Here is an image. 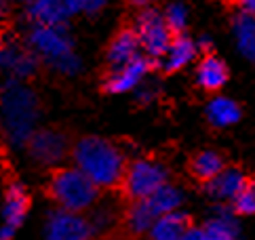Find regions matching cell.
Wrapping results in <instances>:
<instances>
[{
	"label": "cell",
	"mask_w": 255,
	"mask_h": 240,
	"mask_svg": "<svg viewBox=\"0 0 255 240\" xmlns=\"http://www.w3.org/2000/svg\"><path fill=\"white\" fill-rule=\"evenodd\" d=\"M2 133L8 145H28L36 133L40 106L36 93L23 80H8L2 89Z\"/></svg>",
	"instance_id": "6da1fadb"
},
{
	"label": "cell",
	"mask_w": 255,
	"mask_h": 240,
	"mask_svg": "<svg viewBox=\"0 0 255 240\" xmlns=\"http://www.w3.org/2000/svg\"><path fill=\"white\" fill-rule=\"evenodd\" d=\"M74 167H78L97 188H114L123 183L127 171L125 152L102 137H83L72 147Z\"/></svg>",
	"instance_id": "7a4b0ae2"
},
{
	"label": "cell",
	"mask_w": 255,
	"mask_h": 240,
	"mask_svg": "<svg viewBox=\"0 0 255 240\" xmlns=\"http://www.w3.org/2000/svg\"><path fill=\"white\" fill-rule=\"evenodd\" d=\"M28 47L61 76H76L80 72V57L66 25L34 23L28 32Z\"/></svg>",
	"instance_id": "3957f363"
},
{
	"label": "cell",
	"mask_w": 255,
	"mask_h": 240,
	"mask_svg": "<svg viewBox=\"0 0 255 240\" xmlns=\"http://www.w3.org/2000/svg\"><path fill=\"white\" fill-rule=\"evenodd\" d=\"M97 192L99 188L95 186V181L89 179L78 167L59 169L53 173L49 181V194L53 202L61 209L76 211V213H83L95 205Z\"/></svg>",
	"instance_id": "277c9868"
},
{
	"label": "cell",
	"mask_w": 255,
	"mask_h": 240,
	"mask_svg": "<svg viewBox=\"0 0 255 240\" xmlns=\"http://www.w3.org/2000/svg\"><path fill=\"white\" fill-rule=\"evenodd\" d=\"M169 173L165 164L154 158H135L127 164L125 177H123V190L133 200L150 198L154 192L160 190L167 183Z\"/></svg>",
	"instance_id": "5b68a950"
},
{
	"label": "cell",
	"mask_w": 255,
	"mask_h": 240,
	"mask_svg": "<svg viewBox=\"0 0 255 240\" xmlns=\"http://www.w3.org/2000/svg\"><path fill=\"white\" fill-rule=\"evenodd\" d=\"M135 34L139 38L141 51L150 59H162L169 44L173 40V32L165 19V13H158L154 8H143L135 19Z\"/></svg>",
	"instance_id": "8992f818"
},
{
	"label": "cell",
	"mask_w": 255,
	"mask_h": 240,
	"mask_svg": "<svg viewBox=\"0 0 255 240\" xmlns=\"http://www.w3.org/2000/svg\"><path fill=\"white\" fill-rule=\"evenodd\" d=\"M91 234H95L91 219L61 207L49 211L42 228L44 240H89Z\"/></svg>",
	"instance_id": "52a82bcc"
},
{
	"label": "cell",
	"mask_w": 255,
	"mask_h": 240,
	"mask_svg": "<svg viewBox=\"0 0 255 240\" xmlns=\"http://www.w3.org/2000/svg\"><path fill=\"white\" fill-rule=\"evenodd\" d=\"M30 198L28 192L19 181L8 183L2 200V224H0V240H11L15 232L21 228L25 215H28Z\"/></svg>",
	"instance_id": "ba28073f"
},
{
	"label": "cell",
	"mask_w": 255,
	"mask_h": 240,
	"mask_svg": "<svg viewBox=\"0 0 255 240\" xmlns=\"http://www.w3.org/2000/svg\"><path fill=\"white\" fill-rule=\"evenodd\" d=\"M30 158L40 164V167H55L59 164L68 154V139L66 135H61L59 131L53 128H42L32 135V139L28 143Z\"/></svg>",
	"instance_id": "9c48e42d"
},
{
	"label": "cell",
	"mask_w": 255,
	"mask_h": 240,
	"mask_svg": "<svg viewBox=\"0 0 255 240\" xmlns=\"http://www.w3.org/2000/svg\"><path fill=\"white\" fill-rule=\"evenodd\" d=\"M150 72V61L139 55L137 59H133L125 66L112 68V72L106 78V91L112 95H125L131 91H137L145 80H148Z\"/></svg>",
	"instance_id": "30bf717a"
},
{
	"label": "cell",
	"mask_w": 255,
	"mask_h": 240,
	"mask_svg": "<svg viewBox=\"0 0 255 240\" xmlns=\"http://www.w3.org/2000/svg\"><path fill=\"white\" fill-rule=\"evenodd\" d=\"M0 66L13 80H25L38 68V57L30 49H23L15 42H6L0 51Z\"/></svg>",
	"instance_id": "8fae6325"
},
{
	"label": "cell",
	"mask_w": 255,
	"mask_h": 240,
	"mask_svg": "<svg viewBox=\"0 0 255 240\" xmlns=\"http://www.w3.org/2000/svg\"><path fill=\"white\" fill-rule=\"evenodd\" d=\"M74 15L72 0H32L28 4V17L42 25H66Z\"/></svg>",
	"instance_id": "7c38bea8"
},
{
	"label": "cell",
	"mask_w": 255,
	"mask_h": 240,
	"mask_svg": "<svg viewBox=\"0 0 255 240\" xmlns=\"http://www.w3.org/2000/svg\"><path fill=\"white\" fill-rule=\"evenodd\" d=\"M198 53V44L186 34H175L169 44L167 53L162 55V68L167 72H179L194 61Z\"/></svg>",
	"instance_id": "4fadbf2b"
},
{
	"label": "cell",
	"mask_w": 255,
	"mask_h": 240,
	"mask_svg": "<svg viewBox=\"0 0 255 240\" xmlns=\"http://www.w3.org/2000/svg\"><path fill=\"white\" fill-rule=\"evenodd\" d=\"M247 186V177L241 169H224L215 179L209 181V194L220 202H234Z\"/></svg>",
	"instance_id": "5bb4252c"
},
{
	"label": "cell",
	"mask_w": 255,
	"mask_h": 240,
	"mask_svg": "<svg viewBox=\"0 0 255 240\" xmlns=\"http://www.w3.org/2000/svg\"><path fill=\"white\" fill-rule=\"evenodd\" d=\"M139 53H141V44H139L135 30H123L112 38L106 57L112 68H118V66H125V63L137 59Z\"/></svg>",
	"instance_id": "9a60e30c"
},
{
	"label": "cell",
	"mask_w": 255,
	"mask_h": 240,
	"mask_svg": "<svg viewBox=\"0 0 255 240\" xmlns=\"http://www.w3.org/2000/svg\"><path fill=\"white\" fill-rule=\"evenodd\" d=\"M196 82L205 91H220L228 82V68L215 55H205L196 66Z\"/></svg>",
	"instance_id": "2e32d148"
},
{
	"label": "cell",
	"mask_w": 255,
	"mask_h": 240,
	"mask_svg": "<svg viewBox=\"0 0 255 240\" xmlns=\"http://www.w3.org/2000/svg\"><path fill=\"white\" fill-rule=\"evenodd\" d=\"M232 34L239 53L245 59L255 61V15L247 11L236 15L232 23Z\"/></svg>",
	"instance_id": "e0dca14e"
},
{
	"label": "cell",
	"mask_w": 255,
	"mask_h": 240,
	"mask_svg": "<svg viewBox=\"0 0 255 240\" xmlns=\"http://www.w3.org/2000/svg\"><path fill=\"white\" fill-rule=\"evenodd\" d=\"M207 120L217 128H228L241 120V106L230 97L217 95L207 104Z\"/></svg>",
	"instance_id": "ac0fdd59"
},
{
	"label": "cell",
	"mask_w": 255,
	"mask_h": 240,
	"mask_svg": "<svg viewBox=\"0 0 255 240\" xmlns=\"http://www.w3.org/2000/svg\"><path fill=\"white\" fill-rule=\"evenodd\" d=\"M188 217L181 211H173V213L160 215L150 230L152 240H179L188 230Z\"/></svg>",
	"instance_id": "d6986e66"
},
{
	"label": "cell",
	"mask_w": 255,
	"mask_h": 240,
	"mask_svg": "<svg viewBox=\"0 0 255 240\" xmlns=\"http://www.w3.org/2000/svg\"><path fill=\"white\" fill-rule=\"evenodd\" d=\"M158 219L156 211H154L150 207L148 200H135L133 205L129 207V211H127V228H129L131 234H150V230L154 226V221Z\"/></svg>",
	"instance_id": "ffe728a7"
},
{
	"label": "cell",
	"mask_w": 255,
	"mask_h": 240,
	"mask_svg": "<svg viewBox=\"0 0 255 240\" xmlns=\"http://www.w3.org/2000/svg\"><path fill=\"white\" fill-rule=\"evenodd\" d=\"M205 234L207 240H241V228L228 211H217L207 221Z\"/></svg>",
	"instance_id": "44dd1931"
},
{
	"label": "cell",
	"mask_w": 255,
	"mask_h": 240,
	"mask_svg": "<svg viewBox=\"0 0 255 240\" xmlns=\"http://www.w3.org/2000/svg\"><path fill=\"white\" fill-rule=\"evenodd\" d=\"M150 202V207L156 211V215H165V213H173V211L181 209V202H184V192L173 183H165L160 190H156L150 198H145Z\"/></svg>",
	"instance_id": "7402d4cb"
},
{
	"label": "cell",
	"mask_w": 255,
	"mask_h": 240,
	"mask_svg": "<svg viewBox=\"0 0 255 240\" xmlns=\"http://www.w3.org/2000/svg\"><path fill=\"white\" fill-rule=\"evenodd\" d=\"M224 171V160L215 150H203L194 156L192 160V173L200 181H211Z\"/></svg>",
	"instance_id": "603a6c76"
},
{
	"label": "cell",
	"mask_w": 255,
	"mask_h": 240,
	"mask_svg": "<svg viewBox=\"0 0 255 240\" xmlns=\"http://www.w3.org/2000/svg\"><path fill=\"white\" fill-rule=\"evenodd\" d=\"M165 19L171 27V32H175V34H181L186 30V25H188V19H190V15H188V8L184 2H171L167 8H165Z\"/></svg>",
	"instance_id": "cb8c5ba5"
},
{
	"label": "cell",
	"mask_w": 255,
	"mask_h": 240,
	"mask_svg": "<svg viewBox=\"0 0 255 240\" xmlns=\"http://www.w3.org/2000/svg\"><path fill=\"white\" fill-rule=\"evenodd\" d=\"M234 211L241 215H255V183H247L234 200Z\"/></svg>",
	"instance_id": "d4e9b609"
},
{
	"label": "cell",
	"mask_w": 255,
	"mask_h": 240,
	"mask_svg": "<svg viewBox=\"0 0 255 240\" xmlns=\"http://www.w3.org/2000/svg\"><path fill=\"white\" fill-rule=\"evenodd\" d=\"M112 224H114V211L110 205H102L93 211V217H91L93 232H106L108 228H112Z\"/></svg>",
	"instance_id": "484cf974"
},
{
	"label": "cell",
	"mask_w": 255,
	"mask_h": 240,
	"mask_svg": "<svg viewBox=\"0 0 255 240\" xmlns=\"http://www.w3.org/2000/svg\"><path fill=\"white\" fill-rule=\"evenodd\" d=\"M108 0H72L74 13H83V15H95L106 6Z\"/></svg>",
	"instance_id": "4316f807"
},
{
	"label": "cell",
	"mask_w": 255,
	"mask_h": 240,
	"mask_svg": "<svg viewBox=\"0 0 255 240\" xmlns=\"http://www.w3.org/2000/svg\"><path fill=\"white\" fill-rule=\"evenodd\" d=\"M135 93H137V99L141 101V104H152V101L158 97V87L154 85V82L145 80L143 85H141L137 91H135Z\"/></svg>",
	"instance_id": "83f0119b"
},
{
	"label": "cell",
	"mask_w": 255,
	"mask_h": 240,
	"mask_svg": "<svg viewBox=\"0 0 255 240\" xmlns=\"http://www.w3.org/2000/svg\"><path fill=\"white\" fill-rule=\"evenodd\" d=\"M179 240H207V234H205V228H188L184 236H181Z\"/></svg>",
	"instance_id": "f1b7e54d"
},
{
	"label": "cell",
	"mask_w": 255,
	"mask_h": 240,
	"mask_svg": "<svg viewBox=\"0 0 255 240\" xmlns=\"http://www.w3.org/2000/svg\"><path fill=\"white\" fill-rule=\"evenodd\" d=\"M239 4L243 11H247V13H253L255 15V0H239Z\"/></svg>",
	"instance_id": "f546056e"
},
{
	"label": "cell",
	"mask_w": 255,
	"mask_h": 240,
	"mask_svg": "<svg viewBox=\"0 0 255 240\" xmlns=\"http://www.w3.org/2000/svg\"><path fill=\"white\" fill-rule=\"evenodd\" d=\"M129 4H133V6H148L152 0H127Z\"/></svg>",
	"instance_id": "4dcf8cb0"
},
{
	"label": "cell",
	"mask_w": 255,
	"mask_h": 240,
	"mask_svg": "<svg viewBox=\"0 0 255 240\" xmlns=\"http://www.w3.org/2000/svg\"><path fill=\"white\" fill-rule=\"evenodd\" d=\"M17 2H25V4H30V2H32V0H17Z\"/></svg>",
	"instance_id": "1f68e13d"
}]
</instances>
